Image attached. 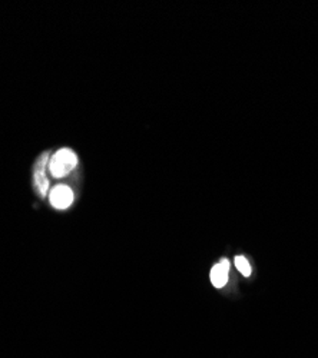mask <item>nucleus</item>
<instances>
[{"mask_svg":"<svg viewBox=\"0 0 318 358\" xmlns=\"http://www.w3.org/2000/svg\"><path fill=\"white\" fill-rule=\"evenodd\" d=\"M49 165V152H43L35 162L34 169V181H35V191L39 197L45 198L47 189H49V179L46 176V167Z\"/></svg>","mask_w":318,"mask_h":358,"instance_id":"obj_2","label":"nucleus"},{"mask_svg":"<svg viewBox=\"0 0 318 358\" xmlns=\"http://www.w3.org/2000/svg\"><path fill=\"white\" fill-rule=\"evenodd\" d=\"M49 201L56 209H68L73 202V191L66 185H58L51 191Z\"/></svg>","mask_w":318,"mask_h":358,"instance_id":"obj_3","label":"nucleus"},{"mask_svg":"<svg viewBox=\"0 0 318 358\" xmlns=\"http://www.w3.org/2000/svg\"><path fill=\"white\" fill-rule=\"evenodd\" d=\"M230 276V261L222 259V261L212 267L211 270V283L215 288H222L228 283Z\"/></svg>","mask_w":318,"mask_h":358,"instance_id":"obj_4","label":"nucleus"},{"mask_svg":"<svg viewBox=\"0 0 318 358\" xmlns=\"http://www.w3.org/2000/svg\"><path fill=\"white\" fill-rule=\"evenodd\" d=\"M77 165V156L72 150L63 148L49 159V169L55 178H63L71 174Z\"/></svg>","mask_w":318,"mask_h":358,"instance_id":"obj_1","label":"nucleus"},{"mask_svg":"<svg viewBox=\"0 0 318 358\" xmlns=\"http://www.w3.org/2000/svg\"><path fill=\"white\" fill-rule=\"evenodd\" d=\"M235 267H236V270L240 271L244 276H249L251 275V265H249V263L247 261V258L245 256H243V255H238V256H235Z\"/></svg>","mask_w":318,"mask_h":358,"instance_id":"obj_5","label":"nucleus"}]
</instances>
